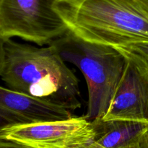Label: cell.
Segmentation results:
<instances>
[{"label":"cell","mask_w":148,"mask_h":148,"mask_svg":"<svg viewBox=\"0 0 148 148\" xmlns=\"http://www.w3.org/2000/svg\"><path fill=\"white\" fill-rule=\"evenodd\" d=\"M0 75L10 90L71 111L81 107L79 80L52 44L39 48L1 39Z\"/></svg>","instance_id":"1"},{"label":"cell","mask_w":148,"mask_h":148,"mask_svg":"<svg viewBox=\"0 0 148 148\" xmlns=\"http://www.w3.org/2000/svg\"><path fill=\"white\" fill-rule=\"evenodd\" d=\"M53 7L86 41L114 47L148 42V14L136 0H56Z\"/></svg>","instance_id":"2"},{"label":"cell","mask_w":148,"mask_h":148,"mask_svg":"<svg viewBox=\"0 0 148 148\" xmlns=\"http://www.w3.org/2000/svg\"><path fill=\"white\" fill-rule=\"evenodd\" d=\"M50 44L85 77L88 90L87 118L91 121L103 118L124 73L125 54L114 46L86 41L69 30Z\"/></svg>","instance_id":"3"},{"label":"cell","mask_w":148,"mask_h":148,"mask_svg":"<svg viewBox=\"0 0 148 148\" xmlns=\"http://www.w3.org/2000/svg\"><path fill=\"white\" fill-rule=\"evenodd\" d=\"M56 0H0V39L17 37L38 46L68 31L53 10Z\"/></svg>","instance_id":"4"},{"label":"cell","mask_w":148,"mask_h":148,"mask_svg":"<svg viewBox=\"0 0 148 148\" xmlns=\"http://www.w3.org/2000/svg\"><path fill=\"white\" fill-rule=\"evenodd\" d=\"M95 138L86 116L66 120L1 127L0 139L30 148H88Z\"/></svg>","instance_id":"5"},{"label":"cell","mask_w":148,"mask_h":148,"mask_svg":"<svg viewBox=\"0 0 148 148\" xmlns=\"http://www.w3.org/2000/svg\"><path fill=\"white\" fill-rule=\"evenodd\" d=\"M119 49L127 58L125 69L103 119L148 124V62L132 52Z\"/></svg>","instance_id":"6"},{"label":"cell","mask_w":148,"mask_h":148,"mask_svg":"<svg viewBox=\"0 0 148 148\" xmlns=\"http://www.w3.org/2000/svg\"><path fill=\"white\" fill-rule=\"evenodd\" d=\"M1 127L63 121L74 117L72 111L50 101L0 88Z\"/></svg>","instance_id":"7"},{"label":"cell","mask_w":148,"mask_h":148,"mask_svg":"<svg viewBox=\"0 0 148 148\" xmlns=\"http://www.w3.org/2000/svg\"><path fill=\"white\" fill-rule=\"evenodd\" d=\"M95 138L88 148H128L140 143L148 124L130 120L97 119L92 121Z\"/></svg>","instance_id":"8"},{"label":"cell","mask_w":148,"mask_h":148,"mask_svg":"<svg viewBox=\"0 0 148 148\" xmlns=\"http://www.w3.org/2000/svg\"><path fill=\"white\" fill-rule=\"evenodd\" d=\"M116 48L132 52V53L140 56V57L144 59L146 62H148V42H140V43H133V44L129 45L127 46Z\"/></svg>","instance_id":"9"},{"label":"cell","mask_w":148,"mask_h":148,"mask_svg":"<svg viewBox=\"0 0 148 148\" xmlns=\"http://www.w3.org/2000/svg\"><path fill=\"white\" fill-rule=\"evenodd\" d=\"M0 148H30L23 145L14 143V142L8 141V140H1L0 142Z\"/></svg>","instance_id":"10"},{"label":"cell","mask_w":148,"mask_h":148,"mask_svg":"<svg viewBox=\"0 0 148 148\" xmlns=\"http://www.w3.org/2000/svg\"><path fill=\"white\" fill-rule=\"evenodd\" d=\"M140 148H148V130L142 137L141 140L139 143Z\"/></svg>","instance_id":"11"},{"label":"cell","mask_w":148,"mask_h":148,"mask_svg":"<svg viewBox=\"0 0 148 148\" xmlns=\"http://www.w3.org/2000/svg\"><path fill=\"white\" fill-rule=\"evenodd\" d=\"M136 1L148 14V0H136Z\"/></svg>","instance_id":"12"},{"label":"cell","mask_w":148,"mask_h":148,"mask_svg":"<svg viewBox=\"0 0 148 148\" xmlns=\"http://www.w3.org/2000/svg\"><path fill=\"white\" fill-rule=\"evenodd\" d=\"M128 148H140V145H139V143H138V144L136 145L132 146V147H128Z\"/></svg>","instance_id":"13"}]
</instances>
